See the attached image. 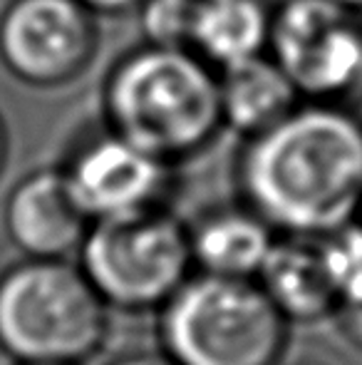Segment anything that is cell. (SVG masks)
I'll return each instance as SVG.
<instances>
[{"instance_id":"obj_1","label":"cell","mask_w":362,"mask_h":365,"mask_svg":"<svg viewBox=\"0 0 362 365\" xmlns=\"http://www.w3.org/2000/svg\"><path fill=\"white\" fill-rule=\"evenodd\" d=\"M243 204L280 236L325 239L362 214V117L355 107L300 100L243 140L236 159Z\"/></svg>"},{"instance_id":"obj_2","label":"cell","mask_w":362,"mask_h":365,"mask_svg":"<svg viewBox=\"0 0 362 365\" xmlns=\"http://www.w3.org/2000/svg\"><path fill=\"white\" fill-rule=\"evenodd\" d=\"M102 115L112 132L176 167L221 135L218 70L193 50L144 43L107 73Z\"/></svg>"},{"instance_id":"obj_3","label":"cell","mask_w":362,"mask_h":365,"mask_svg":"<svg viewBox=\"0 0 362 365\" xmlns=\"http://www.w3.org/2000/svg\"><path fill=\"white\" fill-rule=\"evenodd\" d=\"M110 333V306L80 264L25 259L0 276V348L18 363L85 365Z\"/></svg>"},{"instance_id":"obj_4","label":"cell","mask_w":362,"mask_h":365,"mask_svg":"<svg viewBox=\"0 0 362 365\" xmlns=\"http://www.w3.org/2000/svg\"><path fill=\"white\" fill-rule=\"evenodd\" d=\"M288 328L253 279L193 271L159 308L161 351L176 365H275Z\"/></svg>"},{"instance_id":"obj_5","label":"cell","mask_w":362,"mask_h":365,"mask_svg":"<svg viewBox=\"0 0 362 365\" xmlns=\"http://www.w3.org/2000/svg\"><path fill=\"white\" fill-rule=\"evenodd\" d=\"M80 269L110 308L159 311L193 274L188 224L169 207L92 221Z\"/></svg>"},{"instance_id":"obj_6","label":"cell","mask_w":362,"mask_h":365,"mask_svg":"<svg viewBox=\"0 0 362 365\" xmlns=\"http://www.w3.org/2000/svg\"><path fill=\"white\" fill-rule=\"evenodd\" d=\"M268 55L300 100L355 107L362 102V13L333 0L273 5Z\"/></svg>"},{"instance_id":"obj_7","label":"cell","mask_w":362,"mask_h":365,"mask_svg":"<svg viewBox=\"0 0 362 365\" xmlns=\"http://www.w3.org/2000/svg\"><path fill=\"white\" fill-rule=\"evenodd\" d=\"M97 48V15L80 0H10L0 15V60L30 87L75 82Z\"/></svg>"},{"instance_id":"obj_8","label":"cell","mask_w":362,"mask_h":365,"mask_svg":"<svg viewBox=\"0 0 362 365\" xmlns=\"http://www.w3.org/2000/svg\"><path fill=\"white\" fill-rule=\"evenodd\" d=\"M60 169L90 221L164 207L174 187V164L132 145L110 127L80 140Z\"/></svg>"},{"instance_id":"obj_9","label":"cell","mask_w":362,"mask_h":365,"mask_svg":"<svg viewBox=\"0 0 362 365\" xmlns=\"http://www.w3.org/2000/svg\"><path fill=\"white\" fill-rule=\"evenodd\" d=\"M90 224L60 167L28 174L5 207L8 236L28 259H65L70 251H80Z\"/></svg>"},{"instance_id":"obj_10","label":"cell","mask_w":362,"mask_h":365,"mask_svg":"<svg viewBox=\"0 0 362 365\" xmlns=\"http://www.w3.org/2000/svg\"><path fill=\"white\" fill-rule=\"evenodd\" d=\"M256 281L288 326L333 321L338 298L320 241L278 236Z\"/></svg>"},{"instance_id":"obj_11","label":"cell","mask_w":362,"mask_h":365,"mask_svg":"<svg viewBox=\"0 0 362 365\" xmlns=\"http://www.w3.org/2000/svg\"><path fill=\"white\" fill-rule=\"evenodd\" d=\"M278 236L248 204L211 209L188 226L193 269L223 279L256 281Z\"/></svg>"},{"instance_id":"obj_12","label":"cell","mask_w":362,"mask_h":365,"mask_svg":"<svg viewBox=\"0 0 362 365\" xmlns=\"http://www.w3.org/2000/svg\"><path fill=\"white\" fill-rule=\"evenodd\" d=\"M218 97L223 130L243 140L273 127L300 102L290 77L268 53L218 70Z\"/></svg>"},{"instance_id":"obj_13","label":"cell","mask_w":362,"mask_h":365,"mask_svg":"<svg viewBox=\"0 0 362 365\" xmlns=\"http://www.w3.org/2000/svg\"><path fill=\"white\" fill-rule=\"evenodd\" d=\"M271 23L268 0H201L191 50L211 68L226 70L268 53Z\"/></svg>"},{"instance_id":"obj_14","label":"cell","mask_w":362,"mask_h":365,"mask_svg":"<svg viewBox=\"0 0 362 365\" xmlns=\"http://www.w3.org/2000/svg\"><path fill=\"white\" fill-rule=\"evenodd\" d=\"M338 308H362V221L320 239ZM335 308V311H338Z\"/></svg>"},{"instance_id":"obj_15","label":"cell","mask_w":362,"mask_h":365,"mask_svg":"<svg viewBox=\"0 0 362 365\" xmlns=\"http://www.w3.org/2000/svg\"><path fill=\"white\" fill-rule=\"evenodd\" d=\"M198 3L201 0H144L137 8L144 43L156 48L191 50Z\"/></svg>"},{"instance_id":"obj_16","label":"cell","mask_w":362,"mask_h":365,"mask_svg":"<svg viewBox=\"0 0 362 365\" xmlns=\"http://www.w3.org/2000/svg\"><path fill=\"white\" fill-rule=\"evenodd\" d=\"M340 336L362 351V308H338L333 316Z\"/></svg>"},{"instance_id":"obj_17","label":"cell","mask_w":362,"mask_h":365,"mask_svg":"<svg viewBox=\"0 0 362 365\" xmlns=\"http://www.w3.org/2000/svg\"><path fill=\"white\" fill-rule=\"evenodd\" d=\"M107 365H176L164 351H132L112 358Z\"/></svg>"},{"instance_id":"obj_18","label":"cell","mask_w":362,"mask_h":365,"mask_svg":"<svg viewBox=\"0 0 362 365\" xmlns=\"http://www.w3.org/2000/svg\"><path fill=\"white\" fill-rule=\"evenodd\" d=\"M82 5H87L92 13L100 18V15H127L137 13L144 0H80Z\"/></svg>"},{"instance_id":"obj_19","label":"cell","mask_w":362,"mask_h":365,"mask_svg":"<svg viewBox=\"0 0 362 365\" xmlns=\"http://www.w3.org/2000/svg\"><path fill=\"white\" fill-rule=\"evenodd\" d=\"M275 365H330L315 356H283Z\"/></svg>"},{"instance_id":"obj_20","label":"cell","mask_w":362,"mask_h":365,"mask_svg":"<svg viewBox=\"0 0 362 365\" xmlns=\"http://www.w3.org/2000/svg\"><path fill=\"white\" fill-rule=\"evenodd\" d=\"M5 154H8V135H5V125L0 120V169L5 164Z\"/></svg>"},{"instance_id":"obj_21","label":"cell","mask_w":362,"mask_h":365,"mask_svg":"<svg viewBox=\"0 0 362 365\" xmlns=\"http://www.w3.org/2000/svg\"><path fill=\"white\" fill-rule=\"evenodd\" d=\"M333 3L345 5V8H350V10H360L362 13V0H333Z\"/></svg>"},{"instance_id":"obj_22","label":"cell","mask_w":362,"mask_h":365,"mask_svg":"<svg viewBox=\"0 0 362 365\" xmlns=\"http://www.w3.org/2000/svg\"><path fill=\"white\" fill-rule=\"evenodd\" d=\"M18 365H58V363H18Z\"/></svg>"},{"instance_id":"obj_23","label":"cell","mask_w":362,"mask_h":365,"mask_svg":"<svg viewBox=\"0 0 362 365\" xmlns=\"http://www.w3.org/2000/svg\"><path fill=\"white\" fill-rule=\"evenodd\" d=\"M360 221H362V214H360Z\"/></svg>"}]
</instances>
